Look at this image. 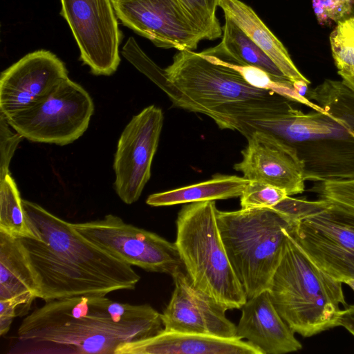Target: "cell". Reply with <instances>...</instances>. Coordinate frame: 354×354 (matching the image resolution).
<instances>
[{
    "label": "cell",
    "instance_id": "obj_2",
    "mask_svg": "<svg viewBox=\"0 0 354 354\" xmlns=\"http://www.w3.org/2000/svg\"><path fill=\"white\" fill-rule=\"evenodd\" d=\"M324 109L305 113L290 101L279 113L259 120L238 122L234 130L245 136L270 133L297 152L306 180L354 178V91L343 81L326 80L306 93Z\"/></svg>",
    "mask_w": 354,
    "mask_h": 354
},
{
    "label": "cell",
    "instance_id": "obj_4",
    "mask_svg": "<svg viewBox=\"0 0 354 354\" xmlns=\"http://www.w3.org/2000/svg\"><path fill=\"white\" fill-rule=\"evenodd\" d=\"M290 227L268 290L288 326L295 333L308 337L335 327L340 305L347 306L343 283L306 254L290 234Z\"/></svg>",
    "mask_w": 354,
    "mask_h": 354
},
{
    "label": "cell",
    "instance_id": "obj_11",
    "mask_svg": "<svg viewBox=\"0 0 354 354\" xmlns=\"http://www.w3.org/2000/svg\"><path fill=\"white\" fill-rule=\"evenodd\" d=\"M80 59L95 75H111L120 62L122 32L111 0H60Z\"/></svg>",
    "mask_w": 354,
    "mask_h": 354
},
{
    "label": "cell",
    "instance_id": "obj_10",
    "mask_svg": "<svg viewBox=\"0 0 354 354\" xmlns=\"http://www.w3.org/2000/svg\"><path fill=\"white\" fill-rule=\"evenodd\" d=\"M71 225L93 244L131 266L171 277L183 267L175 243L118 216L109 214L102 219Z\"/></svg>",
    "mask_w": 354,
    "mask_h": 354
},
{
    "label": "cell",
    "instance_id": "obj_25",
    "mask_svg": "<svg viewBox=\"0 0 354 354\" xmlns=\"http://www.w3.org/2000/svg\"><path fill=\"white\" fill-rule=\"evenodd\" d=\"M329 41L338 74L354 77V16L338 22Z\"/></svg>",
    "mask_w": 354,
    "mask_h": 354
},
{
    "label": "cell",
    "instance_id": "obj_13",
    "mask_svg": "<svg viewBox=\"0 0 354 354\" xmlns=\"http://www.w3.org/2000/svg\"><path fill=\"white\" fill-rule=\"evenodd\" d=\"M117 18L155 46L193 50L205 39L178 0H111Z\"/></svg>",
    "mask_w": 354,
    "mask_h": 354
},
{
    "label": "cell",
    "instance_id": "obj_19",
    "mask_svg": "<svg viewBox=\"0 0 354 354\" xmlns=\"http://www.w3.org/2000/svg\"><path fill=\"white\" fill-rule=\"evenodd\" d=\"M114 354H262L247 341L214 335L167 331L124 342Z\"/></svg>",
    "mask_w": 354,
    "mask_h": 354
},
{
    "label": "cell",
    "instance_id": "obj_21",
    "mask_svg": "<svg viewBox=\"0 0 354 354\" xmlns=\"http://www.w3.org/2000/svg\"><path fill=\"white\" fill-rule=\"evenodd\" d=\"M224 16L232 19L277 65L292 83L310 82L299 71L287 49L254 10L241 0H221Z\"/></svg>",
    "mask_w": 354,
    "mask_h": 354
},
{
    "label": "cell",
    "instance_id": "obj_32",
    "mask_svg": "<svg viewBox=\"0 0 354 354\" xmlns=\"http://www.w3.org/2000/svg\"><path fill=\"white\" fill-rule=\"evenodd\" d=\"M22 315V304L15 298L0 300V335L3 336L9 331L13 319Z\"/></svg>",
    "mask_w": 354,
    "mask_h": 354
},
{
    "label": "cell",
    "instance_id": "obj_24",
    "mask_svg": "<svg viewBox=\"0 0 354 354\" xmlns=\"http://www.w3.org/2000/svg\"><path fill=\"white\" fill-rule=\"evenodd\" d=\"M0 232L18 239L38 240L28 223L22 198L10 173L0 178Z\"/></svg>",
    "mask_w": 354,
    "mask_h": 354
},
{
    "label": "cell",
    "instance_id": "obj_3",
    "mask_svg": "<svg viewBox=\"0 0 354 354\" xmlns=\"http://www.w3.org/2000/svg\"><path fill=\"white\" fill-rule=\"evenodd\" d=\"M164 70L172 103L209 116L221 129L274 115L291 100L255 87L236 70L190 50H178Z\"/></svg>",
    "mask_w": 354,
    "mask_h": 354
},
{
    "label": "cell",
    "instance_id": "obj_12",
    "mask_svg": "<svg viewBox=\"0 0 354 354\" xmlns=\"http://www.w3.org/2000/svg\"><path fill=\"white\" fill-rule=\"evenodd\" d=\"M163 125L162 109L154 105L134 115L124 127L114 156V187L126 204L136 202L151 177Z\"/></svg>",
    "mask_w": 354,
    "mask_h": 354
},
{
    "label": "cell",
    "instance_id": "obj_1",
    "mask_svg": "<svg viewBox=\"0 0 354 354\" xmlns=\"http://www.w3.org/2000/svg\"><path fill=\"white\" fill-rule=\"evenodd\" d=\"M163 330L161 313L149 304L82 295L45 301L23 319L17 337L24 353L114 354Z\"/></svg>",
    "mask_w": 354,
    "mask_h": 354
},
{
    "label": "cell",
    "instance_id": "obj_15",
    "mask_svg": "<svg viewBox=\"0 0 354 354\" xmlns=\"http://www.w3.org/2000/svg\"><path fill=\"white\" fill-rule=\"evenodd\" d=\"M242 160L234 165L248 180L284 189L289 196L305 189L304 166L296 151L272 135L255 131L245 136Z\"/></svg>",
    "mask_w": 354,
    "mask_h": 354
},
{
    "label": "cell",
    "instance_id": "obj_7",
    "mask_svg": "<svg viewBox=\"0 0 354 354\" xmlns=\"http://www.w3.org/2000/svg\"><path fill=\"white\" fill-rule=\"evenodd\" d=\"M272 209L291 221L290 234L317 266L343 283L354 278V214L320 199L290 196Z\"/></svg>",
    "mask_w": 354,
    "mask_h": 354
},
{
    "label": "cell",
    "instance_id": "obj_23",
    "mask_svg": "<svg viewBox=\"0 0 354 354\" xmlns=\"http://www.w3.org/2000/svg\"><path fill=\"white\" fill-rule=\"evenodd\" d=\"M249 181L236 176L216 175L204 182L151 194L146 203L160 207L236 198L241 196Z\"/></svg>",
    "mask_w": 354,
    "mask_h": 354
},
{
    "label": "cell",
    "instance_id": "obj_33",
    "mask_svg": "<svg viewBox=\"0 0 354 354\" xmlns=\"http://www.w3.org/2000/svg\"><path fill=\"white\" fill-rule=\"evenodd\" d=\"M336 326L345 328L354 336V305L346 306L344 310H341Z\"/></svg>",
    "mask_w": 354,
    "mask_h": 354
},
{
    "label": "cell",
    "instance_id": "obj_27",
    "mask_svg": "<svg viewBox=\"0 0 354 354\" xmlns=\"http://www.w3.org/2000/svg\"><path fill=\"white\" fill-rule=\"evenodd\" d=\"M310 192L317 194L318 199L354 214V178L318 182Z\"/></svg>",
    "mask_w": 354,
    "mask_h": 354
},
{
    "label": "cell",
    "instance_id": "obj_6",
    "mask_svg": "<svg viewBox=\"0 0 354 354\" xmlns=\"http://www.w3.org/2000/svg\"><path fill=\"white\" fill-rule=\"evenodd\" d=\"M221 239L248 299L268 290L292 222L272 208L216 210Z\"/></svg>",
    "mask_w": 354,
    "mask_h": 354
},
{
    "label": "cell",
    "instance_id": "obj_8",
    "mask_svg": "<svg viewBox=\"0 0 354 354\" xmlns=\"http://www.w3.org/2000/svg\"><path fill=\"white\" fill-rule=\"evenodd\" d=\"M93 111L88 92L68 77L32 106L6 119L30 141L64 146L83 135Z\"/></svg>",
    "mask_w": 354,
    "mask_h": 354
},
{
    "label": "cell",
    "instance_id": "obj_9",
    "mask_svg": "<svg viewBox=\"0 0 354 354\" xmlns=\"http://www.w3.org/2000/svg\"><path fill=\"white\" fill-rule=\"evenodd\" d=\"M28 223L38 240L68 266L86 271L116 286L133 290L140 277L127 264L86 239L67 222L39 205L22 199Z\"/></svg>",
    "mask_w": 354,
    "mask_h": 354
},
{
    "label": "cell",
    "instance_id": "obj_28",
    "mask_svg": "<svg viewBox=\"0 0 354 354\" xmlns=\"http://www.w3.org/2000/svg\"><path fill=\"white\" fill-rule=\"evenodd\" d=\"M289 196L277 187L259 181L250 180L241 197V209L272 208Z\"/></svg>",
    "mask_w": 354,
    "mask_h": 354
},
{
    "label": "cell",
    "instance_id": "obj_16",
    "mask_svg": "<svg viewBox=\"0 0 354 354\" xmlns=\"http://www.w3.org/2000/svg\"><path fill=\"white\" fill-rule=\"evenodd\" d=\"M172 278L174 290L161 313L165 330L238 338L236 326L227 318L225 307L196 288L182 270Z\"/></svg>",
    "mask_w": 354,
    "mask_h": 354
},
{
    "label": "cell",
    "instance_id": "obj_35",
    "mask_svg": "<svg viewBox=\"0 0 354 354\" xmlns=\"http://www.w3.org/2000/svg\"><path fill=\"white\" fill-rule=\"evenodd\" d=\"M344 283L348 285L349 287L351 288L352 290H354V278L346 281Z\"/></svg>",
    "mask_w": 354,
    "mask_h": 354
},
{
    "label": "cell",
    "instance_id": "obj_14",
    "mask_svg": "<svg viewBox=\"0 0 354 354\" xmlns=\"http://www.w3.org/2000/svg\"><path fill=\"white\" fill-rule=\"evenodd\" d=\"M68 77L64 63L52 52L26 55L1 73V113L7 118L28 108Z\"/></svg>",
    "mask_w": 354,
    "mask_h": 354
},
{
    "label": "cell",
    "instance_id": "obj_31",
    "mask_svg": "<svg viewBox=\"0 0 354 354\" xmlns=\"http://www.w3.org/2000/svg\"><path fill=\"white\" fill-rule=\"evenodd\" d=\"M0 118V178H2L10 173L11 158L23 137L11 131L10 126L1 113Z\"/></svg>",
    "mask_w": 354,
    "mask_h": 354
},
{
    "label": "cell",
    "instance_id": "obj_17",
    "mask_svg": "<svg viewBox=\"0 0 354 354\" xmlns=\"http://www.w3.org/2000/svg\"><path fill=\"white\" fill-rule=\"evenodd\" d=\"M25 248L45 301L82 295L106 296L120 290L114 284L88 272L65 266L40 240L19 239Z\"/></svg>",
    "mask_w": 354,
    "mask_h": 354
},
{
    "label": "cell",
    "instance_id": "obj_34",
    "mask_svg": "<svg viewBox=\"0 0 354 354\" xmlns=\"http://www.w3.org/2000/svg\"><path fill=\"white\" fill-rule=\"evenodd\" d=\"M342 80L344 83H345L348 86H349L351 89L354 91V77H348V76H341Z\"/></svg>",
    "mask_w": 354,
    "mask_h": 354
},
{
    "label": "cell",
    "instance_id": "obj_18",
    "mask_svg": "<svg viewBox=\"0 0 354 354\" xmlns=\"http://www.w3.org/2000/svg\"><path fill=\"white\" fill-rule=\"evenodd\" d=\"M241 309L236 337L247 339L262 354H283L302 348L277 310L268 290L248 299Z\"/></svg>",
    "mask_w": 354,
    "mask_h": 354
},
{
    "label": "cell",
    "instance_id": "obj_30",
    "mask_svg": "<svg viewBox=\"0 0 354 354\" xmlns=\"http://www.w3.org/2000/svg\"><path fill=\"white\" fill-rule=\"evenodd\" d=\"M313 8L320 25L337 24L353 15V0H313Z\"/></svg>",
    "mask_w": 354,
    "mask_h": 354
},
{
    "label": "cell",
    "instance_id": "obj_29",
    "mask_svg": "<svg viewBox=\"0 0 354 354\" xmlns=\"http://www.w3.org/2000/svg\"><path fill=\"white\" fill-rule=\"evenodd\" d=\"M122 55L138 70L148 77L167 95L169 86L165 70L157 66L140 48L136 41L130 37L122 50Z\"/></svg>",
    "mask_w": 354,
    "mask_h": 354
},
{
    "label": "cell",
    "instance_id": "obj_22",
    "mask_svg": "<svg viewBox=\"0 0 354 354\" xmlns=\"http://www.w3.org/2000/svg\"><path fill=\"white\" fill-rule=\"evenodd\" d=\"M222 30L221 42L201 52V54L234 64L255 67L267 73L276 82L293 84L232 19L225 17Z\"/></svg>",
    "mask_w": 354,
    "mask_h": 354
},
{
    "label": "cell",
    "instance_id": "obj_26",
    "mask_svg": "<svg viewBox=\"0 0 354 354\" xmlns=\"http://www.w3.org/2000/svg\"><path fill=\"white\" fill-rule=\"evenodd\" d=\"M205 39L214 40L222 36L223 30L216 16L221 0H178Z\"/></svg>",
    "mask_w": 354,
    "mask_h": 354
},
{
    "label": "cell",
    "instance_id": "obj_20",
    "mask_svg": "<svg viewBox=\"0 0 354 354\" xmlns=\"http://www.w3.org/2000/svg\"><path fill=\"white\" fill-rule=\"evenodd\" d=\"M12 298L21 303L23 315L41 299V288L20 239L0 232V300Z\"/></svg>",
    "mask_w": 354,
    "mask_h": 354
},
{
    "label": "cell",
    "instance_id": "obj_36",
    "mask_svg": "<svg viewBox=\"0 0 354 354\" xmlns=\"http://www.w3.org/2000/svg\"><path fill=\"white\" fill-rule=\"evenodd\" d=\"M350 213H351V212H350ZM351 214H353V213H351Z\"/></svg>",
    "mask_w": 354,
    "mask_h": 354
},
{
    "label": "cell",
    "instance_id": "obj_5",
    "mask_svg": "<svg viewBox=\"0 0 354 354\" xmlns=\"http://www.w3.org/2000/svg\"><path fill=\"white\" fill-rule=\"evenodd\" d=\"M214 201L189 203L178 212L175 243L192 284L227 310L248 300L227 257Z\"/></svg>",
    "mask_w": 354,
    "mask_h": 354
}]
</instances>
